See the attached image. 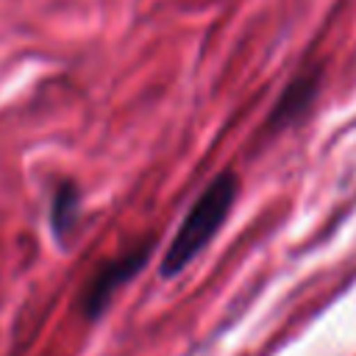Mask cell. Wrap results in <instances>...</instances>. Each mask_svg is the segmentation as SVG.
<instances>
[{
    "mask_svg": "<svg viewBox=\"0 0 356 356\" xmlns=\"http://www.w3.org/2000/svg\"><path fill=\"white\" fill-rule=\"evenodd\" d=\"M239 195V178L234 170H222L189 206L186 217L181 220L175 236L167 245V253L161 259V278H175L181 275L220 234L225 225L234 203Z\"/></svg>",
    "mask_w": 356,
    "mask_h": 356,
    "instance_id": "1",
    "label": "cell"
},
{
    "mask_svg": "<svg viewBox=\"0 0 356 356\" xmlns=\"http://www.w3.org/2000/svg\"><path fill=\"white\" fill-rule=\"evenodd\" d=\"M153 250H156V236H145V239H139L136 245H131V248H125L122 253H117L114 259L103 261V264L95 270V275L86 281L83 292L78 295V309H81V314H83L86 320H97V317L108 309V303L114 300L117 289L125 286L128 281H134V278L139 275V270L150 261Z\"/></svg>",
    "mask_w": 356,
    "mask_h": 356,
    "instance_id": "2",
    "label": "cell"
},
{
    "mask_svg": "<svg viewBox=\"0 0 356 356\" xmlns=\"http://www.w3.org/2000/svg\"><path fill=\"white\" fill-rule=\"evenodd\" d=\"M320 67H312L306 72H298L286 86L284 92L278 95L270 117H267V128L270 131H284L289 125H295L298 120L306 117V111L312 108V103L317 100V92H320Z\"/></svg>",
    "mask_w": 356,
    "mask_h": 356,
    "instance_id": "3",
    "label": "cell"
},
{
    "mask_svg": "<svg viewBox=\"0 0 356 356\" xmlns=\"http://www.w3.org/2000/svg\"><path fill=\"white\" fill-rule=\"evenodd\" d=\"M78 209H81V192H78L75 181H61L50 200V228L58 242L70 239V234L78 222Z\"/></svg>",
    "mask_w": 356,
    "mask_h": 356,
    "instance_id": "4",
    "label": "cell"
}]
</instances>
